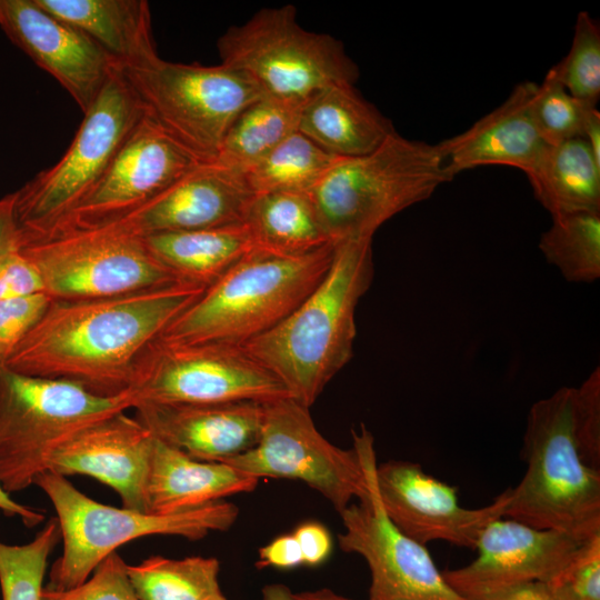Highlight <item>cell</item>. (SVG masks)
<instances>
[{"instance_id": "ba28073f", "label": "cell", "mask_w": 600, "mask_h": 600, "mask_svg": "<svg viewBox=\"0 0 600 600\" xmlns=\"http://www.w3.org/2000/svg\"><path fill=\"white\" fill-rule=\"evenodd\" d=\"M221 63L249 79L262 96L301 106L317 91L353 83L357 64L341 41L297 22L292 4L264 8L218 40Z\"/></svg>"}, {"instance_id": "7c38bea8", "label": "cell", "mask_w": 600, "mask_h": 600, "mask_svg": "<svg viewBox=\"0 0 600 600\" xmlns=\"http://www.w3.org/2000/svg\"><path fill=\"white\" fill-rule=\"evenodd\" d=\"M128 392L133 407L139 402H268L290 397L282 382L242 346L160 338L141 353Z\"/></svg>"}, {"instance_id": "f35d334b", "label": "cell", "mask_w": 600, "mask_h": 600, "mask_svg": "<svg viewBox=\"0 0 600 600\" xmlns=\"http://www.w3.org/2000/svg\"><path fill=\"white\" fill-rule=\"evenodd\" d=\"M40 292H44L42 280L19 250L0 264V302Z\"/></svg>"}, {"instance_id": "603a6c76", "label": "cell", "mask_w": 600, "mask_h": 600, "mask_svg": "<svg viewBox=\"0 0 600 600\" xmlns=\"http://www.w3.org/2000/svg\"><path fill=\"white\" fill-rule=\"evenodd\" d=\"M259 479L226 462L197 460L154 437L147 511L169 514L253 491Z\"/></svg>"}, {"instance_id": "7bdbcfd3", "label": "cell", "mask_w": 600, "mask_h": 600, "mask_svg": "<svg viewBox=\"0 0 600 600\" xmlns=\"http://www.w3.org/2000/svg\"><path fill=\"white\" fill-rule=\"evenodd\" d=\"M483 600H563L547 581H529L510 587Z\"/></svg>"}, {"instance_id": "836d02e7", "label": "cell", "mask_w": 600, "mask_h": 600, "mask_svg": "<svg viewBox=\"0 0 600 600\" xmlns=\"http://www.w3.org/2000/svg\"><path fill=\"white\" fill-rule=\"evenodd\" d=\"M567 91L588 107L600 98V27L588 12H580L568 54L550 68Z\"/></svg>"}, {"instance_id": "6da1fadb", "label": "cell", "mask_w": 600, "mask_h": 600, "mask_svg": "<svg viewBox=\"0 0 600 600\" xmlns=\"http://www.w3.org/2000/svg\"><path fill=\"white\" fill-rule=\"evenodd\" d=\"M204 289L177 282L114 297L52 300L0 364L72 381L102 397L123 394L141 353Z\"/></svg>"}, {"instance_id": "bcb514c9", "label": "cell", "mask_w": 600, "mask_h": 600, "mask_svg": "<svg viewBox=\"0 0 600 600\" xmlns=\"http://www.w3.org/2000/svg\"><path fill=\"white\" fill-rule=\"evenodd\" d=\"M298 600H352L323 588L319 590L294 593Z\"/></svg>"}, {"instance_id": "d6986e66", "label": "cell", "mask_w": 600, "mask_h": 600, "mask_svg": "<svg viewBox=\"0 0 600 600\" xmlns=\"http://www.w3.org/2000/svg\"><path fill=\"white\" fill-rule=\"evenodd\" d=\"M154 436L126 411L73 433L52 453L48 471L86 474L112 488L122 507L147 511L146 489Z\"/></svg>"}, {"instance_id": "cb8c5ba5", "label": "cell", "mask_w": 600, "mask_h": 600, "mask_svg": "<svg viewBox=\"0 0 600 600\" xmlns=\"http://www.w3.org/2000/svg\"><path fill=\"white\" fill-rule=\"evenodd\" d=\"M298 131L337 158L367 154L397 132L353 83L326 87L302 102Z\"/></svg>"}, {"instance_id": "d4e9b609", "label": "cell", "mask_w": 600, "mask_h": 600, "mask_svg": "<svg viewBox=\"0 0 600 600\" xmlns=\"http://www.w3.org/2000/svg\"><path fill=\"white\" fill-rule=\"evenodd\" d=\"M94 41L120 69L159 57L144 0H34Z\"/></svg>"}, {"instance_id": "5b68a950", "label": "cell", "mask_w": 600, "mask_h": 600, "mask_svg": "<svg viewBox=\"0 0 600 600\" xmlns=\"http://www.w3.org/2000/svg\"><path fill=\"white\" fill-rule=\"evenodd\" d=\"M451 180L437 144L396 132L367 154L339 158L310 196L336 244L373 238L386 221Z\"/></svg>"}, {"instance_id": "4fadbf2b", "label": "cell", "mask_w": 600, "mask_h": 600, "mask_svg": "<svg viewBox=\"0 0 600 600\" xmlns=\"http://www.w3.org/2000/svg\"><path fill=\"white\" fill-rule=\"evenodd\" d=\"M226 463L257 478L299 480L341 513L369 491L358 451L341 449L317 429L309 408L291 397L264 402L257 444Z\"/></svg>"}, {"instance_id": "ab89813d", "label": "cell", "mask_w": 600, "mask_h": 600, "mask_svg": "<svg viewBox=\"0 0 600 600\" xmlns=\"http://www.w3.org/2000/svg\"><path fill=\"white\" fill-rule=\"evenodd\" d=\"M297 539L303 564L316 567L328 559L332 551V538L328 529L314 521L298 526L292 533Z\"/></svg>"}, {"instance_id": "ee69618b", "label": "cell", "mask_w": 600, "mask_h": 600, "mask_svg": "<svg viewBox=\"0 0 600 600\" xmlns=\"http://www.w3.org/2000/svg\"><path fill=\"white\" fill-rule=\"evenodd\" d=\"M0 510L8 517L20 518L27 527H34L43 521V511L14 501L0 484Z\"/></svg>"}, {"instance_id": "ffe728a7", "label": "cell", "mask_w": 600, "mask_h": 600, "mask_svg": "<svg viewBox=\"0 0 600 600\" xmlns=\"http://www.w3.org/2000/svg\"><path fill=\"white\" fill-rule=\"evenodd\" d=\"M253 196L242 173L204 162L148 203L107 226L144 238L239 224Z\"/></svg>"}, {"instance_id": "52a82bcc", "label": "cell", "mask_w": 600, "mask_h": 600, "mask_svg": "<svg viewBox=\"0 0 600 600\" xmlns=\"http://www.w3.org/2000/svg\"><path fill=\"white\" fill-rule=\"evenodd\" d=\"M133 408L129 392L102 397L62 379L0 364V484L19 492L48 471L53 451L82 428Z\"/></svg>"}, {"instance_id": "83f0119b", "label": "cell", "mask_w": 600, "mask_h": 600, "mask_svg": "<svg viewBox=\"0 0 600 600\" xmlns=\"http://www.w3.org/2000/svg\"><path fill=\"white\" fill-rule=\"evenodd\" d=\"M243 223L254 248L278 254L304 256L334 244L310 193H256Z\"/></svg>"}, {"instance_id": "b9f144b4", "label": "cell", "mask_w": 600, "mask_h": 600, "mask_svg": "<svg viewBox=\"0 0 600 600\" xmlns=\"http://www.w3.org/2000/svg\"><path fill=\"white\" fill-rule=\"evenodd\" d=\"M16 192L0 199V264L20 244V229L16 218Z\"/></svg>"}, {"instance_id": "8d00e7d4", "label": "cell", "mask_w": 600, "mask_h": 600, "mask_svg": "<svg viewBox=\"0 0 600 600\" xmlns=\"http://www.w3.org/2000/svg\"><path fill=\"white\" fill-rule=\"evenodd\" d=\"M41 600H139L129 581L127 563L116 551L81 584L67 590L43 588Z\"/></svg>"}, {"instance_id": "4dcf8cb0", "label": "cell", "mask_w": 600, "mask_h": 600, "mask_svg": "<svg viewBox=\"0 0 600 600\" xmlns=\"http://www.w3.org/2000/svg\"><path fill=\"white\" fill-rule=\"evenodd\" d=\"M338 159L296 131L243 176L254 194L310 193Z\"/></svg>"}, {"instance_id": "9a60e30c", "label": "cell", "mask_w": 600, "mask_h": 600, "mask_svg": "<svg viewBox=\"0 0 600 600\" xmlns=\"http://www.w3.org/2000/svg\"><path fill=\"white\" fill-rule=\"evenodd\" d=\"M204 162L143 113L97 184L50 230L34 236L113 223Z\"/></svg>"}, {"instance_id": "f6af8a7d", "label": "cell", "mask_w": 600, "mask_h": 600, "mask_svg": "<svg viewBox=\"0 0 600 600\" xmlns=\"http://www.w3.org/2000/svg\"><path fill=\"white\" fill-rule=\"evenodd\" d=\"M262 600H298L284 584H268L262 589Z\"/></svg>"}, {"instance_id": "60d3db41", "label": "cell", "mask_w": 600, "mask_h": 600, "mask_svg": "<svg viewBox=\"0 0 600 600\" xmlns=\"http://www.w3.org/2000/svg\"><path fill=\"white\" fill-rule=\"evenodd\" d=\"M303 564L299 543L293 534H283L274 538L259 549L257 567H273L278 569H292Z\"/></svg>"}, {"instance_id": "e575fe53", "label": "cell", "mask_w": 600, "mask_h": 600, "mask_svg": "<svg viewBox=\"0 0 600 600\" xmlns=\"http://www.w3.org/2000/svg\"><path fill=\"white\" fill-rule=\"evenodd\" d=\"M530 109L536 128L547 144L583 138L590 117L597 110L572 97L550 69L543 81L536 83Z\"/></svg>"}, {"instance_id": "e0dca14e", "label": "cell", "mask_w": 600, "mask_h": 600, "mask_svg": "<svg viewBox=\"0 0 600 600\" xmlns=\"http://www.w3.org/2000/svg\"><path fill=\"white\" fill-rule=\"evenodd\" d=\"M584 540L501 517L482 530L472 562L442 574L463 598L483 600L520 583L550 580Z\"/></svg>"}, {"instance_id": "8992f818", "label": "cell", "mask_w": 600, "mask_h": 600, "mask_svg": "<svg viewBox=\"0 0 600 600\" xmlns=\"http://www.w3.org/2000/svg\"><path fill=\"white\" fill-rule=\"evenodd\" d=\"M34 484L51 501L60 527L62 553L44 586L52 590L81 584L109 554L138 538L164 534L196 541L227 531L239 516L234 503L222 500L169 514L116 508L89 498L52 471L41 473Z\"/></svg>"}, {"instance_id": "d590c367", "label": "cell", "mask_w": 600, "mask_h": 600, "mask_svg": "<svg viewBox=\"0 0 600 600\" xmlns=\"http://www.w3.org/2000/svg\"><path fill=\"white\" fill-rule=\"evenodd\" d=\"M547 582L563 600H600V532L587 538Z\"/></svg>"}, {"instance_id": "4316f807", "label": "cell", "mask_w": 600, "mask_h": 600, "mask_svg": "<svg viewBox=\"0 0 600 600\" xmlns=\"http://www.w3.org/2000/svg\"><path fill=\"white\" fill-rule=\"evenodd\" d=\"M526 174L551 217L600 212V161L583 138L547 144Z\"/></svg>"}, {"instance_id": "30bf717a", "label": "cell", "mask_w": 600, "mask_h": 600, "mask_svg": "<svg viewBox=\"0 0 600 600\" xmlns=\"http://www.w3.org/2000/svg\"><path fill=\"white\" fill-rule=\"evenodd\" d=\"M18 250L52 300L114 297L182 282L149 252L143 238L111 226L20 234Z\"/></svg>"}, {"instance_id": "7a4b0ae2", "label": "cell", "mask_w": 600, "mask_h": 600, "mask_svg": "<svg viewBox=\"0 0 600 600\" xmlns=\"http://www.w3.org/2000/svg\"><path fill=\"white\" fill-rule=\"evenodd\" d=\"M521 456L527 470L503 517L580 539L600 532L599 367L531 406Z\"/></svg>"}, {"instance_id": "1f68e13d", "label": "cell", "mask_w": 600, "mask_h": 600, "mask_svg": "<svg viewBox=\"0 0 600 600\" xmlns=\"http://www.w3.org/2000/svg\"><path fill=\"white\" fill-rule=\"evenodd\" d=\"M539 249L569 282L590 283L600 277V212L551 217Z\"/></svg>"}, {"instance_id": "f1b7e54d", "label": "cell", "mask_w": 600, "mask_h": 600, "mask_svg": "<svg viewBox=\"0 0 600 600\" xmlns=\"http://www.w3.org/2000/svg\"><path fill=\"white\" fill-rule=\"evenodd\" d=\"M299 110L300 106L259 97L234 118L211 162L243 174L298 131Z\"/></svg>"}, {"instance_id": "277c9868", "label": "cell", "mask_w": 600, "mask_h": 600, "mask_svg": "<svg viewBox=\"0 0 600 600\" xmlns=\"http://www.w3.org/2000/svg\"><path fill=\"white\" fill-rule=\"evenodd\" d=\"M329 244L304 256L253 248L162 332L168 342L242 346L283 320L322 280L334 253Z\"/></svg>"}, {"instance_id": "8fae6325", "label": "cell", "mask_w": 600, "mask_h": 600, "mask_svg": "<svg viewBox=\"0 0 600 600\" xmlns=\"http://www.w3.org/2000/svg\"><path fill=\"white\" fill-rule=\"evenodd\" d=\"M120 70L144 114L208 162L238 113L262 96L249 79L222 63L206 67L158 57Z\"/></svg>"}, {"instance_id": "484cf974", "label": "cell", "mask_w": 600, "mask_h": 600, "mask_svg": "<svg viewBox=\"0 0 600 600\" xmlns=\"http://www.w3.org/2000/svg\"><path fill=\"white\" fill-rule=\"evenodd\" d=\"M143 240L179 281L206 288L254 248L244 223L158 233Z\"/></svg>"}, {"instance_id": "ac0fdd59", "label": "cell", "mask_w": 600, "mask_h": 600, "mask_svg": "<svg viewBox=\"0 0 600 600\" xmlns=\"http://www.w3.org/2000/svg\"><path fill=\"white\" fill-rule=\"evenodd\" d=\"M0 28L84 113L120 68L87 34L34 0H0Z\"/></svg>"}, {"instance_id": "9c48e42d", "label": "cell", "mask_w": 600, "mask_h": 600, "mask_svg": "<svg viewBox=\"0 0 600 600\" xmlns=\"http://www.w3.org/2000/svg\"><path fill=\"white\" fill-rule=\"evenodd\" d=\"M143 113L117 70L83 113L63 157L14 191L20 233H44L64 218L101 179Z\"/></svg>"}, {"instance_id": "5bb4252c", "label": "cell", "mask_w": 600, "mask_h": 600, "mask_svg": "<svg viewBox=\"0 0 600 600\" xmlns=\"http://www.w3.org/2000/svg\"><path fill=\"white\" fill-rule=\"evenodd\" d=\"M368 478L369 491L340 514L338 536L344 552L361 556L370 570L369 600H468L446 581L426 546L403 533L388 517L376 483V451L371 432L352 431Z\"/></svg>"}, {"instance_id": "44dd1931", "label": "cell", "mask_w": 600, "mask_h": 600, "mask_svg": "<svg viewBox=\"0 0 600 600\" xmlns=\"http://www.w3.org/2000/svg\"><path fill=\"white\" fill-rule=\"evenodd\" d=\"M136 418L160 441L210 462L228 460L253 448L261 434L264 402L206 404L139 402Z\"/></svg>"}, {"instance_id": "74e56055", "label": "cell", "mask_w": 600, "mask_h": 600, "mask_svg": "<svg viewBox=\"0 0 600 600\" xmlns=\"http://www.w3.org/2000/svg\"><path fill=\"white\" fill-rule=\"evenodd\" d=\"M51 301L40 292L0 302V363L37 324Z\"/></svg>"}, {"instance_id": "d6a6232c", "label": "cell", "mask_w": 600, "mask_h": 600, "mask_svg": "<svg viewBox=\"0 0 600 600\" xmlns=\"http://www.w3.org/2000/svg\"><path fill=\"white\" fill-rule=\"evenodd\" d=\"M61 539L56 517L26 544L0 541V588L2 600H41L48 559Z\"/></svg>"}, {"instance_id": "f546056e", "label": "cell", "mask_w": 600, "mask_h": 600, "mask_svg": "<svg viewBox=\"0 0 600 600\" xmlns=\"http://www.w3.org/2000/svg\"><path fill=\"white\" fill-rule=\"evenodd\" d=\"M219 572L220 562L213 557L153 556L138 564H127L139 600H227Z\"/></svg>"}, {"instance_id": "2e32d148", "label": "cell", "mask_w": 600, "mask_h": 600, "mask_svg": "<svg viewBox=\"0 0 600 600\" xmlns=\"http://www.w3.org/2000/svg\"><path fill=\"white\" fill-rule=\"evenodd\" d=\"M376 483L386 513L411 539L423 546L440 540L473 549L482 530L504 516L511 491L506 489L488 506L463 508L456 487L406 460L377 464Z\"/></svg>"}, {"instance_id": "7402d4cb", "label": "cell", "mask_w": 600, "mask_h": 600, "mask_svg": "<svg viewBox=\"0 0 600 600\" xmlns=\"http://www.w3.org/2000/svg\"><path fill=\"white\" fill-rule=\"evenodd\" d=\"M534 87L529 81L519 83L504 102L469 129L437 143L452 179L487 164L510 166L524 173L531 169L547 146L531 114Z\"/></svg>"}, {"instance_id": "3957f363", "label": "cell", "mask_w": 600, "mask_h": 600, "mask_svg": "<svg viewBox=\"0 0 600 600\" xmlns=\"http://www.w3.org/2000/svg\"><path fill=\"white\" fill-rule=\"evenodd\" d=\"M372 239L336 243L316 288L272 329L242 344L308 408L353 356L356 309L373 279Z\"/></svg>"}]
</instances>
